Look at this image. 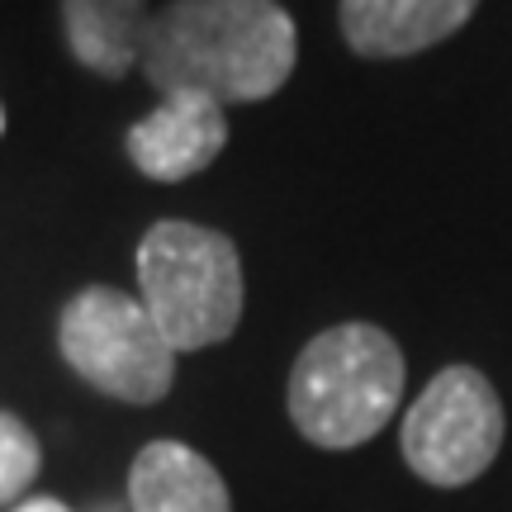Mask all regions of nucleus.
Returning <instances> with one entry per match:
<instances>
[{"mask_svg": "<svg viewBox=\"0 0 512 512\" xmlns=\"http://www.w3.org/2000/svg\"><path fill=\"white\" fill-rule=\"evenodd\" d=\"M0 133H5V105H0Z\"/></svg>", "mask_w": 512, "mask_h": 512, "instance_id": "nucleus-12", "label": "nucleus"}, {"mask_svg": "<svg viewBox=\"0 0 512 512\" xmlns=\"http://www.w3.org/2000/svg\"><path fill=\"white\" fill-rule=\"evenodd\" d=\"M57 347L91 389L124 403H157L176 380V351L147 318L143 299L114 285H91L62 309Z\"/></svg>", "mask_w": 512, "mask_h": 512, "instance_id": "nucleus-4", "label": "nucleus"}, {"mask_svg": "<svg viewBox=\"0 0 512 512\" xmlns=\"http://www.w3.org/2000/svg\"><path fill=\"white\" fill-rule=\"evenodd\" d=\"M15 512H72L67 503H57V498H29V503H19Z\"/></svg>", "mask_w": 512, "mask_h": 512, "instance_id": "nucleus-11", "label": "nucleus"}, {"mask_svg": "<svg viewBox=\"0 0 512 512\" xmlns=\"http://www.w3.org/2000/svg\"><path fill=\"white\" fill-rule=\"evenodd\" d=\"M38 465H43L38 437L15 413H0V508L24 498V489L38 479Z\"/></svg>", "mask_w": 512, "mask_h": 512, "instance_id": "nucleus-10", "label": "nucleus"}, {"mask_svg": "<svg viewBox=\"0 0 512 512\" xmlns=\"http://www.w3.org/2000/svg\"><path fill=\"white\" fill-rule=\"evenodd\" d=\"M479 0H342V38L356 57H413L465 29Z\"/></svg>", "mask_w": 512, "mask_h": 512, "instance_id": "nucleus-7", "label": "nucleus"}, {"mask_svg": "<svg viewBox=\"0 0 512 512\" xmlns=\"http://www.w3.org/2000/svg\"><path fill=\"white\" fill-rule=\"evenodd\" d=\"M403 351L375 323H337L299 351L290 370V422L323 451L380 437L403 399Z\"/></svg>", "mask_w": 512, "mask_h": 512, "instance_id": "nucleus-2", "label": "nucleus"}, {"mask_svg": "<svg viewBox=\"0 0 512 512\" xmlns=\"http://www.w3.org/2000/svg\"><path fill=\"white\" fill-rule=\"evenodd\" d=\"M403 460L437 489L475 484L503 446V403L489 375L475 366H446L432 375L408 418H403Z\"/></svg>", "mask_w": 512, "mask_h": 512, "instance_id": "nucleus-5", "label": "nucleus"}, {"mask_svg": "<svg viewBox=\"0 0 512 512\" xmlns=\"http://www.w3.org/2000/svg\"><path fill=\"white\" fill-rule=\"evenodd\" d=\"M133 512H233L228 484L185 441H147L128 470Z\"/></svg>", "mask_w": 512, "mask_h": 512, "instance_id": "nucleus-8", "label": "nucleus"}, {"mask_svg": "<svg viewBox=\"0 0 512 512\" xmlns=\"http://www.w3.org/2000/svg\"><path fill=\"white\" fill-rule=\"evenodd\" d=\"M223 147H228V119L223 105L200 91H171L162 105L128 128L124 152L128 162L143 171L147 181H190L204 166H214Z\"/></svg>", "mask_w": 512, "mask_h": 512, "instance_id": "nucleus-6", "label": "nucleus"}, {"mask_svg": "<svg viewBox=\"0 0 512 512\" xmlns=\"http://www.w3.org/2000/svg\"><path fill=\"white\" fill-rule=\"evenodd\" d=\"M299 62V29L280 0H171L152 10L138 67L162 95L200 91L228 105L271 100Z\"/></svg>", "mask_w": 512, "mask_h": 512, "instance_id": "nucleus-1", "label": "nucleus"}, {"mask_svg": "<svg viewBox=\"0 0 512 512\" xmlns=\"http://www.w3.org/2000/svg\"><path fill=\"white\" fill-rule=\"evenodd\" d=\"M152 10L147 0H62V34L86 72L119 81L138 67Z\"/></svg>", "mask_w": 512, "mask_h": 512, "instance_id": "nucleus-9", "label": "nucleus"}, {"mask_svg": "<svg viewBox=\"0 0 512 512\" xmlns=\"http://www.w3.org/2000/svg\"><path fill=\"white\" fill-rule=\"evenodd\" d=\"M138 290L176 356L214 347L238 332L242 318L238 247L204 223H152L138 242Z\"/></svg>", "mask_w": 512, "mask_h": 512, "instance_id": "nucleus-3", "label": "nucleus"}]
</instances>
